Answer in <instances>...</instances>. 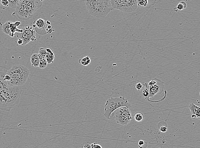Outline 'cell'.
Masks as SVG:
<instances>
[{
    "mask_svg": "<svg viewBox=\"0 0 200 148\" xmlns=\"http://www.w3.org/2000/svg\"><path fill=\"white\" fill-rule=\"evenodd\" d=\"M187 5L186 3L184 2H180L179 4L177 5V7L176 8H174V10H176L175 11H177L178 10H182L185 9L186 8Z\"/></svg>",
    "mask_w": 200,
    "mask_h": 148,
    "instance_id": "obj_20",
    "label": "cell"
},
{
    "mask_svg": "<svg viewBox=\"0 0 200 148\" xmlns=\"http://www.w3.org/2000/svg\"><path fill=\"white\" fill-rule=\"evenodd\" d=\"M14 24H15V26H16V27H18L19 26V25H20L21 24V22H20V21H16V22L14 23Z\"/></svg>",
    "mask_w": 200,
    "mask_h": 148,
    "instance_id": "obj_30",
    "label": "cell"
},
{
    "mask_svg": "<svg viewBox=\"0 0 200 148\" xmlns=\"http://www.w3.org/2000/svg\"><path fill=\"white\" fill-rule=\"evenodd\" d=\"M7 70H0V92L7 88L10 85L9 82L5 80V76Z\"/></svg>",
    "mask_w": 200,
    "mask_h": 148,
    "instance_id": "obj_10",
    "label": "cell"
},
{
    "mask_svg": "<svg viewBox=\"0 0 200 148\" xmlns=\"http://www.w3.org/2000/svg\"><path fill=\"white\" fill-rule=\"evenodd\" d=\"M191 117L192 120H195V119L197 118V117H196V116L195 115H192Z\"/></svg>",
    "mask_w": 200,
    "mask_h": 148,
    "instance_id": "obj_32",
    "label": "cell"
},
{
    "mask_svg": "<svg viewBox=\"0 0 200 148\" xmlns=\"http://www.w3.org/2000/svg\"><path fill=\"white\" fill-rule=\"evenodd\" d=\"M9 1V7L11 9H16L17 4H18L19 0L16 1Z\"/></svg>",
    "mask_w": 200,
    "mask_h": 148,
    "instance_id": "obj_22",
    "label": "cell"
},
{
    "mask_svg": "<svg viewBox=\"0 0 200 148\" xmlns=\"http://www.w3.org/2000/svg\"><path fill=\"white\" fill-rule=\"evenodd\" d=\"M83 148H91V146L89 143H87V144L84 146Z\"/></svg>",
    "mask_w": 200,
    "mask_h": 148,
    "instance_id": "obj_31",
    "label": "cell"
},
{
    "mask_svg": "<svg viewBox=\"0 0 200 148\" xmlns=\"http://www.w3.org/2000/svg\"><path fill=\"white\" fill-rule=\"evenodd\" d=\"M10 21H7V22H5L2 27V30L3 32L5 34L9 35L10 37H11L12 34H11V31L10 30Z\"/></svg>",
    "mask_w": 200,
    "mask_h": 148,
    "instance_id": "obj_16",
    "label": "cell"
},
{
    "mask_svg": "<svg viewBox=\"0 0 200 148\" xmlns=\"http://www.w3.org/2000/svg\"><path fill=\"white\" fill-rule=\"evenodd\" d=\"M90 146H91V148H103L99 144L96 143L91 144Z\"/></svg>",
    "mask_w": 200,
    "mask_h": 148,
    "instance_id": "obj_27",
    "label": "cell"
},
{
    "mask_svg": "<svg viewBox=\"0 0 200 148\" xmlns=\"http://www.w3.org/2000/svg\"><path fill=\"white\" fill-rule=\"evenodd\" d=\"M39 57H40V66H39V67L41 69H44V68L47 67V64H48L47 60H46V57L40 55L39 54Z\"/></svg>",
    "mask_w": 200,
    "mask_h": 148,
    "instance_id": "obj_18",
    "label": "cell"
},
{
    "mask_svg": "<svg viewBox=\"0 0 200 148\" xmlns=\"http://www.w3.org/2000/svg\"><path fill=\"white\" fill-rule=\"evenodd\" d=\"M135 120L137 122H141L144 119V115L141 112H138L134 116Z\"/></svg>",
    "mask_w": 200,
    "mask_h": 148,
    "instance_id": "obj_21",
    "label": "cell"
},
{
    "mask_svg": "<svg viewBox=\"0 0 200 148\" xmlns=\"http://www.w3.org/2000/svg\"><path fill=\"white\" fill-rule=\"evenodd\" d=\"M145 142H144V141L143 140H141L139 141L138 142V145L139 147H140V148L141 147L143 146L144 145V144H145Z\"/></svg>",
    "mask_w": 200,
    "mask_h": 148,
    "instance_id": "obj_29",
    "label": "cell"
},
{
    "mask_svg": "<svg viewBox=\"0 0 200 148\" xmlns=\"http://www.w3.org/2000/svg\"><path fill=\"white\" fill-rule=\"evenodd\" d=\"M111 117H114L116 123L121 126L128 125L132 120L130 110L125 106L119 108L113 112Z\"/></svg>",
    "mask_w": 200,
    "mask_h": 148,
    "instance_id": "obj_7",
    "label": "cell"
},
{
    "mask_svg": "<svg viewBox=\"0 0 200 148\" xmlns=\"http://www.w3.org/2000/svg\"><path fill=\"white\" fill-rule=\"evenodd\" d=\"M1 6H2V5H1V1H0V8H1Z\"/></svg>",
    "mask_w": 200,
    "mask_h": 148,
    "instance_id": "obj_33",
    "label": "cell"
},
{
    "mask_svg": "<svg viewBox=\"0 0 200 148\" xmlns=\"http://www.w3.org/2000/svg\"><path fill=\"white\" fill-rule=\"evenodd\" d=\"M7 73L10 77L9 84L10 85L21 87L28 79L30 71L28 68L23 65H15L7 70Z\"/></svg>",
    "mask_w": 200,
    "mask_h": 148,
    "instance_id": "obj_4",
    "label": "cell"
},
{
    "mask_svg": "<svg viewBox=\"0 0 200 148\" xmlns=\"http://www.w3.org/2000/svg\"><path fill=\"white\" fill-rule=\"evenodd\" d=\"M135 87L136 89L138 91H141L143 88V84L139 82L136 84Z\"/></svg>",
    "mask_w": 200,
    "mask_h": 148,
    "instance_id": "obj_26",
    "label": "cell"
},
{
    "mask_svg": "<svg viewBox=\"0 0 200 148\" xmlns=\"http://www.w3.org/2000/svg\"><path fill=\"white\" fill-rule=\"evenodd\" d=\"M46 24L47 23L44 20L40 18L37 20V21L35 22V24H33V27L35 28L38 34L42 35V31H44L45 29Z\"/></svg>",
    "mask_w": 200,
    "mask_h": 148,
    "instance_id": "obj_11",
    "label": "cell"
},
{
    "mask_svg": "<svg viewBox=\"0 0 200 148\" xmlns=\"http://www.w3.org/2000/svg\"><path fill=\"white\" fill-rule=\"evenodd\" d=\"M90 62H91V60L88 56L84 57L83 58L80 59L79 60V63L84 66H88L90 64Z\"/></svg>",
    "mask_w": 200,
    "mask_h": 148,
    "instance_id": "obj_19",
    "label": "cell"
},
{
    "mask_svg": "<svg viewBox=\"0 0 200 148\" xmlns=\"http://www.w3.org/2000/svg\"><path fill=\"white\" fill-rule=\"evenodd\" d=\"M10 30L11 31L12 36L11 37H14L15 33L17 32L18 33H22L23 30L19 29L15 26L14 23H10Z\"/></svg>",
    "mask_w": 200,
    "mask_h": 148,
    "instance_id": "obj_15",
    "label": "cell"
},
{
    "mask_svg": "<svg viewBox=\"0 0 200 148\" xmlns=\"http://www.w3.org/2000/svg\"><path fill=\"white\" fill-rule=\"evenodd\" d=\"M22 91L21 86L10 85L0 92V110L9 111L17 105Z\"/></svg>",
    "mask_w": 200,
    "mask_h": 148,
    "instance_id": "obj_1",
    "label": "cell"
},
{
    "mask_svg": "<svg viewBox=\"0 0 200 148\" xmlns=\"http://www.w3.org/2000/svg\"><path fill=\"white\" fill-rule=\"evenodd\" d=\"M148 2L147 0H138V7H146L148 5Z\"/></svg>",
    "mask_w": 200,
    "mask_h": 148,
    "instance_id": "obj_24",
    "label": "cell"
},
{
    "mask_svg": "<svg viewBox=\"0 0 200 148\" xmlns=\"http://www.w3.org/2000/svg\"><path fill=\"white\" fill-rule=\"evenodd\" d=\"M42 5V2L40 0H20L15 9V12L19 19L28 20Z\"/></svg>",
    "mask_w": 200,
    "mask_h": 148,
    "instance_id": "obj_2",
    "label": "cell"
},
{
    "mask_svg": "<svg viewBox=\"0 0 200 148\" xmlns=\"http://www.w3.org/2000/svg\"><path fill=\"white\" fill-rule=\"evenodd\" d=\"M47 53L46 48H41L39 50V54L42 56L46 57V55Z\"/></svg>",
    "mask_w": 200,
    "mask_h": 148,
    "instance_id": "obj_25",
    "label": "cell"
},
{
    "mask_svg": "<svg viewBox=\"0 0 200 148\" xmlns=\"http://www.w3.org/2000/svg\"><path fill=\"white\" fill-rule=\"evenodd\" d=\"M46 51H47V53L46 55V60L47 63V64H51V63H53L55 59L54 54L53 53V52L49 48H46Z\"/></svg>",
    "mask_w": 200,
    "mask_h": 148,
    "instance_id": "obj_13",
    "label": "cell"
},
{
    "mask_svg": "<svg viewBox=\"0 0 200 148\" xmlns=\"http://www.w3.org/2000/svg\"><path fill=\"white\" fill-rule=\"evenodd\" d=\"M122 106H125L128 108L131 107V104L125 97H111L106 101L104 109V116L106 119L109 120L111 118V115L113 112Z\"/></svg>",
    "mask_w": 200,
    "mask_h": 148,
    "instance_id": "obj_5",
    "label": "cell"
},
{
    "mask_svg": "<svg viewBox=\"0 0 200 148\" xmlns=\"http://www.w3.org/2000/svg\"><path fill=\"white\" fill-rule=\"evenodd\" d=\"M1 2L2 6H1L0 9H2V10H5L7 8H9V1L8 0L1 1Z\"/></svg>",
    "mask_w": 200,
    "mask_h": 148,
    "instance_id": "obj_23",
    "label": "cell"
},
{
    "mask_svg": "<svg viewBox=\"0 0 200 148\" xmlns=\"http://www.w3.org/2000/svg\"><path fill=\"white\" fill-rule=\"evenodd\" d=\"M148 85L150 93L149 98L161 94L164 88V82L158 79H153L148 82Z\"/></svg>",
    "mask_w": 200,
    "mask_h": 148,
    "instance_id": "obj_8",
    "label": "cell"
},
{
    "mask_svg": "<svg viewBox=\"0 0 200 148\" xmlns=\"http://www.w3.org/2000/svg\"><path fill=\"white\" fill-rule=\"evenodd\" d=\"M143 85L144 87V88L143 89V92H142V95H143V97H145L146 100H148L149 99V88L148 85L146 83L143 82Z\"/></svg>",
    "mask_w": 200,
    "mask_h": 148,
    "instance_id": "obj_17",
    "label": "cell"
},
{
    "mask_svg": "<svg viewBox=\"0 0 200 148\" xmlns=\"http://www.w3.org/2000/svg\"><path fill=\"white\" fill-rule=\"evenodd\" d=\"M22 33H20L18 39L22 41V45L24 46L30 41H35L36 38L35 31L32 27L26 25Z\"/></svg>",
    "mask_w": 200,
    "mask_h": 148,
    "instance_id": "obj_9",
    "label": "cell"
},
{
    "mask_svg": "<svg viewBox=\"0 0 200 148\" xmlns=\"http://www.w3.org/2000/svg\"><path fill=\"white\" fill-rule=\"evenodd\" d=\"M111 2L113 10H118L122 12L131 13L138 8L137 0H112Z\"/></svg>",
    "mask_w": 200,
    "mask_h": 148,
    "instance_id": "obj_6",
    "label": "cell"
},
{
    "mask_svg": "<svg viewBox=\"0 0 200 148\" xmlns=\"http://www.w3.org/2000/svg\"><path fill=\"white\" fill-rule=\"evenodd\" d=\"M30 62L32 66L33 67H39L40 66V57H39V54H33L30 57Z\"/></svg>",
    "mask_w": 200,
    "mask_h": 148,
    "instance_id": "obj_14",
    "label": "cell"
},
{
    "mask_svg": "<svg viewBox=\"0 0 200 148\" xmlns=\"http://www.w3.org/2000/svg\"><path fill=\"white\" fill-rule=\"evenodd\" d=\"M85 3L89 14L97 18L106 17L113 10L110 0H86Z\"/></svg>",
    "mask_w": 200,
    "mask_h": 148,
    "instance_id": "obj_3",
    "label": "cell"
},
{
    "mask_svg": "<svg viewBox=\"0 0 200 148\" xmlns=\"http://www.w3.org/2000/svg\"><path fill=\"white\" fill-rule=\"evenodd\" d=\"M189 108L192 114L195 115L197 117V118H200V108L193 103H191L189 106Z\"/></svg>",
    "mask_w": 200,
    "mask_h": 148,
    "instance_id": "obj_12",
    "label": "cell"
},
{
    "mask_svg": "<svg viewBox=\"0 0 200 148\" xmlns=\"http://www.w3.org/2000/svg\"><path fill=\"white\" fill-rule=\"evenodd\" d=\"M160 131L163 133H165L167 131V127L166 126H161L160 128Z\"/></svg>",
    "mask_w": 200,
    "mask_h": 148,
    "instance_id": "obj_28",
    "label": "cell"
}]
</instances>
